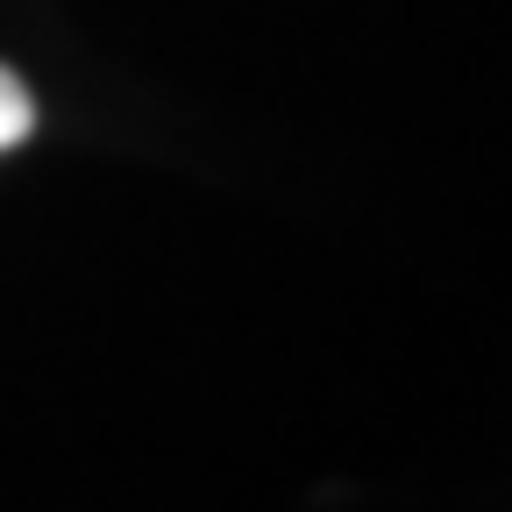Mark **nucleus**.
<instances>
[{
    "label": "nucleus",
    "mask_w": 512,
    "mask_h": 512,
    "mask_svg": "<svg viewBox=\"0 0 512 512\" xmlns=\"http://www.w3.org/2000/svg\"><path fill=\"white\" fill-rule=\"evenodd\" d=\"M36 128V100H29V86L0 64V150H15L22 136Z\"/></svg>",
    "instance_id": "obj_1"
}]
</instances>
